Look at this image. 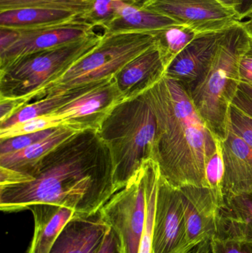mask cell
Segmentation results:
<instances>
[{
  "label": "cell",
  "mask_w": 252,
  "mask_h": 253,
  "mask_svg": "<svg viewBox=\"0 0 252 253\" xmlns=\"http://www.w3.org/2000/svg\"><path fill=\"white\" fill-rule=\"evenodd\" d=\"M188 244L181 195L160 175L155 202L152 253H183Z\"/></svg>",
  "instance_id": "cell-9"
},
{
  "label": "cell",
  "mask_w": 252,
  "mask_h": 253,
  "mask_svg": "<svg viewBox=\"0 0 252 253\" xmlns=\"http://www.w3.org/2000/svg\"><path fill=\"white\" fill-rule=\"evenodd\" d=\"M141 7L167 16L198 34L223 31L239 21L234 10L217 0H144Z\"/></svg>",
  "instance_id": "cell-8"
},
{
  "label": "cell",
  "mask_w": 252,
  "mask_h": 253,
  "mask_svg": "<svg viewBox=\"0 0 252 253\" xmlns=\"http://www.w3.org/2000/svg\"><path fill=\"white\" fill-rule=\"evenodd\" d=\"M60 126L61 122L54 116L51 114L42 116L28 120L25 123H19L6 130L0 131V139L16 136L22 134L38 132Z\"/></svg>",
  "instance_id": "cell-27"
},
{
  "label": "cell",
  "mask_w": 252,
  "mask_h": 253,
  "mask_svg": "<svg viewBox=\"0 0 252 253\" xmlns=\"http://www.w3.org/2000/svg\"><path fill=\"white\" fill-rule=\"evenodd\" d=\"M223 202L252 192V148L228 124L226 138L221 141Z\"/></svg>",
  "instance_id": "cell-14"
},
{
  "label": "cell",
  "mask_w": 252,
  "mask_h": 253,
  "mask_svg": "<svg viewBox=\"0 0 252 253\" xmlns=\"http://www.w3.org/2000/svg\"><path fill=\"white\" fill-rule=\"evenodd\" d=\"M186 25H176L155 31V44L159 50L165 69L173 59L198 35Z\"/></svg>",
  "instance_id": "cell-22"
},
{
  "label": "cell",
  "mask_w": 252,
  "mask_h": 253,
  "mask_svg": "<svg viewBox=\"0 0 252 253\" xmlns=\"http://www.w3.org/2000/svg\"><path fill=\"white\" fill-rule=\"evenodd\" d=\"M250 40L240 21L226 28L208 69L190 92L198 114L220 141L227 134L229 108L241 83L240 65Z\"/></svg>",
  "instance_id": "cell-3"
},
{
  "label": "cell",
  "mask_w": 252,
  "mask_h": 253,
  "mask_svg": "<svg viewBox=\"0 0 252 253\" xmlns=\"http://www.w3.org/2000/svg\"><path fill=\"white\" fill-rule=\"evenodd\" d=\"M117 192L109 148L98 131L88 129L75 132L47 153L26 181L0 185V209L19 212L50 204L89 216Z\"/></svg>",
  "instance_id": "cell-1"
},
{
  "label": "cell",
  "mask_w": 252,
  "mask_h": 253,
  "mask_svg": "<svg viewBox=\"0 0 252 253\" xmlns=\"http://www.w3.org/2000/svg\"><path fill=\"white\" fill-rule=\"evenodd\" d=\"M144 94L156 119L153 160L161 176L176 188L208 187L206 166L217 140L197 111L189 90L164 75Z\"/></svg>",
  "instance_id": "cell-2"
},
{
  "label": "cell",
  "mask_w": 252,
  "mask_h": 253,
  "mask_svg": "<svg viewBox=\"0 0 252 253\" xmlns=\"http://www.w3.org/2000/svg\"><path fill=\"white\" fill-rule=\"evenodd\" d=\"M95 0H0V11L35 7L71 12L82 16L90 11Z\"/></svg>",
  "instance_id": "cell-24"
},
{
  "label": "cell",
  "mask_w": 252,
  "mask_h": 253,
  "mask_svg": "<svg viewBox=\"0 0 252 253\" xmlns=\"http://www.w3.org/2000/svg\"><path fill=\"white\" fill-rule=\"evenodd\" d=\"M176 25L180 24L167 16L123 3L112 20L104 28L103 34L159 31Z\"/></svg>",
  "instance_id": "cell-19"
},
{
  "label": "cell",
  "mask_w": 252,
  "mask_h": 253,
  "mask_svg": "<svg viewBox=\"0 0 252 253\" xmlns=\"http://www.w3.org/2000/svg\"><path fill=\"white\" fill-rule=\"evenodd\" d=\"M166 69L156 44L123 67L113 77L124 100L142 96L165 75Z\"/></svg>",
  "instance_id": "cell-15"
},
{
  "label": "cell",
  "mask_w": 252,
  "mask_h": 253,
  "mask_svg": "<svg viewBox=\"0 0 252 253\" xmlns=\"http://www.w3.org/2000/svg\"><path fill=\"white\" fill-rule=\"evenodd\" d=\"M19 37V31L0 28V53L10 47Z\"/></svg>",
  "instance_id": "cell-34"
},
{
  "label": "cell",
  "mask_w": 252,
  "mask_h": 253,
  "mask_svg": "<svg viewBox=\"0 0 252 253\" xmlns=\"http://www.w3.org/2000/svg\"><path fill=\"white\" fill-rule=\"evenodd\" d=\"M103 34L27 55L0 70V97L42 98L44 89L94 50Z\"/></svg>",
  "instance_id": "cell-5"
},
{
  "label": "cell",
  "mask_w": 252,
  "mask_h": 253,
  "mask_svg": "<svg viewBox=\"0 0 252 253\" xmlns=\"http://www.w3.org/2000/svg\"><path fill=\"white\" fill-rule=\"evenodd\" d=\"M146 184V215L144 229L141 239L139 253H152V233L157 190L159 181V167L156 162L149 159L144 163Z\"/></svg>",
  "instance_id": "cell-23"
},
{
  "label": "cell",
  "mask_w": 252,
  "mask_h": 253,
  "mask_svg": "<svg viewBox=\"0 0 252 253\" xmlns=\"http://www.w3.org/2000/svg\"><path fill=\"white\" fill-rule=\"evenodd\" d=\"M108 81L109 80L78 86L63 93L49 95L38 99L34 103L28 104L22 108L8 120L0 123V131L6 130L16 125L25 123L36 117L50 115L64 105L91 91Z\"/></svg>",
  "instance_id": "cell-20"
},
{
  "label": "cell",
  "mask_w": 252,
  "mask_h": 253,
  "mask_svg": "<svg viewBox=\"0 0 252 253\" xmlns=\"http://www.w3.org/2000/svg\"><path fill=\"white\" fill-rule=\"evenodd\" d=\"M100 212L74 215L62 229L50 253H96L108 231Z\"/></svg>",
  "instance_id": "cell-17"
},
{
  "label": "cell",
  "mask_w": 252,
  "mask_h": 253,
  "mask_svg": "<svg viewBox=\"0 0 252 253\" xmlns=\"http://www.w3.org/2000/svg\"><path fill=\"white\" fill-rule=\"evenodd\" d=\"M217 1L227 8L234 10L238 16L240 8H241V0H217ZM238 18H239V16H238Z\"/></svg>",
  "instance_id": "cell-37"
},
{
  "label": "cell",
  "mask_w": 252,
  "mask_h": 253,
  "mask_svg": "<svg viewBox=\"0 0 252 253\" xmlns=\"http://www.w3.org/2000/svg\"><path fill=\"white\" fill-rule=\"evenodd\" d=\"M32 99L29 97H0V123L13 117Z\"/></svg>",
  "instance_id": "cell-30"
},
{
  "label": "cell",
  "mask_w": 252,
  "mask_h": 253,
  "mask_svg": "<svg viewBox=\"0 0 252 253\" xmlns=\"http://www.w3.org/2000/svg\"><path fill=\"white\" fill-rule=\"evenodd\" d=\"M241 83L252 85V36H250V45L243 56L240 65Z\"/></svg>",
  "instance_id": "cell-33"
},
{
  "label": "cell",
  "mask_w": 252,
  "mask_h": 253,
  "mask_svg": "<svg viewBox=\"0 0 252 253\" xmlns=\"http://www.w3.org/2000/svg\"><path fill=\"white\" fill-rule=\"evenodd\" d=\"M241 22L250 36H252V15L245 21H241Z\"/></svg>",
  "instance_id": "cell-38"
},
{
  "label": "cell",
  "mask_w": 252,
  "mask_h": 253,
  "mask_svg": "<svg viewBox=\"0 0 252 253\" xmlns=\"http://www.w3.org/2000/svg\"><path fill=\"white\" fill-rule=\"evenodd\" d=\"M77 131L60 126L47 138L10 154L0 156V185L19 184L26 181L31 171L47 153Z\"/></svg>",
  "instance_id": "cell-16"
},
{
  "label": "cell",
  "mask_w": 252,
  "mask_h": 253,
  "mask_svg": "<svg viewBox=\"0 0 252 253\" xmlns=\"http://www.w3.org/2000/svg\"><path fill=\"white\" fill-rule=\"evenodd\" d=\"M99 212L108 227L119 238L122 253H139L146 215L144 165Z\"/></svg>",
  "instance_id": "cell-7"
},
{
  "label": "cell",
  "mask_w": 252,
  "mask_h": 253,
  "mask_svg": "<svg viewBox=\"0 0 252 253\" xmlns=\"http://www.w3.org/2000/svg\"><path fill=\"white\" fill-rule=\"evenodd\" d=\"M252 15V0H241V8H240L239 21H244L248 19Z\"/></svg>",
  "instance_id": "cell-36"
},
{
  "label": "cell",
  "mask_w": 252,
  "mask_h": 253,
  "mask_svg": "<svg viewBox=\"0 0 252 253\" xmlns=\"http://www.w3.org/2000/svg\"><path fill=\"white\" fill-rule=\"evenodd\" d=\"M143 2L144 0H95L91 10L79 16L94 28L100 27L103 30L112 20L123 3L141 7Z\"/></svg>",
  "instance_id": "cell-25"
},
{
  "label": "cell",
  "mask_w": 252,
  "mask_h": 253,
  "mask_svg": "<svg viewBox=\"0 0 252 253\" xmlns=\"http://www.w3.org/2000/svg\"><path fill=\"white\" fill-rule=\"evenodd\" d=\"M95 28L77 16L67 22L35 29L19 31L17 40L7 50L0 53V70L27 55L81 40L91 34Z\"/></svg>",
  "instance_id": "cell-10"
},
{
  "label": "cell",
  "mask_w": 252,
  "mask_h": 253,
  "mask_svg": "<svg viewBox=\"0 0 252 253\" xmlns=\"http://www.w3.org/2000/svg\"><path fill=\"white\" fill-rule=\"evenodd\" d=\"M34 220V233L28 253H50L58 236L75 215L69 208L50 204L30 207Z\"/></svg>",
  "instance_id": "cell-18"
},
{
  "label": "cell",
  "mask_w": 252,
  "mask_h": 253,
  "mask_svg": "<svg viewBox=\"0 0 252 253\" xmlns=\"http://www.w3.org/2000/svg\"><path fill=\"white\" fill-rule=\"evenodd\" d=\"M77 16L71 12L50 9H13L0 11V28L26 31L67 22Z\"/></svg>",
  "instance_id": "cell-21"
},
{
  "label": "cell",
  "mask_w": 252,
  "mask_h": 253,
  "mask_svg": "<svg viewBox=\"0 0 252 253\" xmlns=\"http://www.w3.org/2000/svg\"><path fill=\"white\" fill-rule=\"evenodd\" d=\"M56 127L0 139V156L20 151L53 134Z\"/></svg>",
  "instance_id": "cell-26"
},
{
  "label": "cell",
  "mask_w": 252,
  "mask_h": 253,
  "mask_svg": "<svg viewBox=\"0 0 252 253\" xmlns=\"http://www.w3.org/2000/svg\"><path fill=\"white\" fill-rule=\"evenodd\" d=\"M98 132L110 152L114 182L119 191L146 161L154 159L156 119L144 94L117 105Z\"/></svg>",
  "instance_id": "cell-4"
},
{
  "label": "cell",
  "mask_w": 252,
  "mask_h": 253,
  "mask_svg": "<svg viewBox=\"0 0 252 253\" xmlns=\"http://www.w3.org/2000/svg\"><path fill=\"white\" fill-rule=\"evenodd\" d=\"M181 195L186 239L196 247L216 236L223 195L209 187L188 185L179 188Z\"/></svg>",
  "instance_id": "cell-12"
},
{
  "label": "cell",
  "mask_w": 252,
  "mask_h": 253,
  "mask_svg": "<svg viewBox=\"0 0 252 253\" xmlns=\"http://www.w3.org/2000/svg\"><path fill=\"white\" fill-rule=\"evenodd\" d=\"M232 105L252 118V85L241 83Z\"/></svg>",
  "instance_id": "cell-31"
},
{
  "label": "cell",
  "mask_w": 252,
  "mask_h": 253,
  "mask_svg": "<svg viewBox=\"0 0 252 253\" xmlns=\"http://www.w3.org/2000/svg\"><path fill=\"white\" fill-rule=\"evenodd\" d=\"M96 253H123L119 238L110 227L108 228L103 242Z\"/></svg>",
  "instance_id": "cell-32"
},
{
  "label": "cell",
  "mask_w": 252,
  "mask_h": 253,
  "mask_svg": "<svg viewBox=\"0 0 252 253\" xmlns=\"http://www.w3.org/2000/svg\"><path fill=\"white\" fill-rule=\"evenodd\" d=\"M223 175V161L221 141L217 140V149L209 159L205 169L207 187L222 193L221 183Z\"/></svg>",
  "instance_id": "cell-28"
},
{
  "label": "cell",
  "mask_w": 252,
  "mask_h": 253,
  "mask_svg": "<svg viewBox=\"0 0 252 253\" xmlns=\"http://www.w3.org/2000/svg\"><path fill=\"white\" fill-rule=\"evenodd\" d=\"M225 30L198 34L173 59L166 70L165 75L192 91L208 69Z\"/></svg>",
  "instance_id": "cell-13"
},
{
  "label": "cell",
  "mask_w": 252,
  "mask_h": 253,
  "mask_svg": "<svg viewBox=\"0 0 252 253\" xmlns=\"http://www.w3.org/2000/svg\"><path fill=\"white\" fill-rule=\"evenodd\" d=\"M124 101L113 78L91 91L64 105L51 114L66 126L77 132L98 131L104 120Z\"/></svg>",
  "instance_id": "cell-11"
},
{
  "label": "cell",
  "mask_w": 252,
  "mask_h": 253,
  "mask_svg": "<svg viewBox=\"0 0 252 253\" xmlns=\"http://www.w3.org/2000/svg\"><path fill=\"white\" fill-rule=\"evenodd\" d=\"M155 31H134L105 35L97 47L47 86L42 98L78 86L109 80L155 43Z\"/></svg>",
  "instance_id": "cell-6"
},
{
  "label": "cell",
  "mask_w": 252,
  "mask_h": 253,
  "mask_svg": "<svg viewBox=\"0 0 252 253\" xmlns=\"http://www.w3.org/2000/svg\"><path fill=\"white\" fill-rule=\"evenodd\" d=\"M228 124L252 148V118L242 111L231 105Z\"/></svg>",
  "instance_id": "cell-29"
},
{
  "label": "cell",
  "mask_w": 252,
  "mask_h": 253,
  "mask_svg": "<svg viewBox=\"0 0 252 253\" xmlns=\"http://www.w3.org/2000/svg\"><path fill=\"white\" fill-rule=\"evenodd\" d=\"M214 237L215 236L207 239V240L197 245L193 249L183 253H217Z\"/></svg>",
  "instance_id": "cell-35"
}]
</instances>
